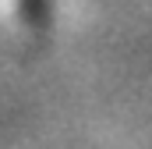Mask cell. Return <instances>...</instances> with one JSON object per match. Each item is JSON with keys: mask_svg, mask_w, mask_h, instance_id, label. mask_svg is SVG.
Returning <instances> with one entry per match:
<instances>
[]
</instances>
